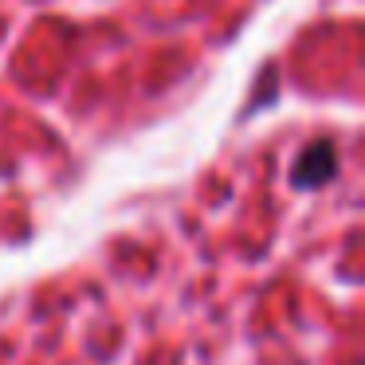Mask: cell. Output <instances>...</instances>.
<instances>
[{
    "label": "cell",
    "mask_w": 365,
    "mask_h": 365,
    "mask_svg": "<svg viewBox=\"0 0 365 365\" xmlns=\"http://www.w3.org/2000/svg\"><path fill=\"white\" fill-rule=\"evenodd\" d=\"M334 173H338V150L330 138H318L294 158L291 185L294 189H322L326 181H334Z\"/></svg>",
    "instance_id": "6da1fadb"
}]
</instances>
